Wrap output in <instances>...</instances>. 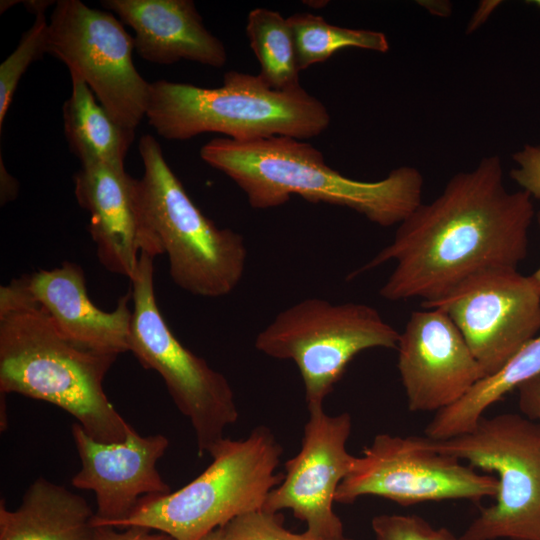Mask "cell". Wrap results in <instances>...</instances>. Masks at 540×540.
<instances>
[{
	"mask_svg": "<svg viewBox=\"0 0 540 540\" xmlns=\"http://www.w3.org/2000/svg\"><path fill=\"white\" fill-rule=\"evenodd\" d=\"M535 216L528 193L507 190L500 157L485 156L474 169L454 174L433 201L421 203L393 241L353 275L393 261L381 297L435 302L477 273L517 269L528 254Z\"/></svg>",
	"mask_w": 540,
	"mask_h": 540,
	"instance_id": "1",
	"label": "cell"
},
{
	"mask_svg": "<svg viewBox=\"0 0 540 540\" xmlns=\"http://www.w3.org/2000/svg\"><path fill=\"white\" fill-rule=\"evenodd\" d=\"M371 527L375 540H460L450 530L434 528L417 515H378Z\"/></svg>",
	"mask_w": 540,
	"mask_h": 540,
	"instance_id": "26",
	"label": "cell"
},
{
	"mask_svg": "<svg viewBox=\"0 0 540 540\" xmlns=\"http://www.w3.org/2000/svg\"><path fill=\"white\" fill-rule=\"evenodd\" d=\"M399 337L369 305L308 298L278 313L257 335L255 348L296 364L309 406L323 404L357 354L397 348Z\"/></svg>",
	"mask_w": 540,
	"mask_h": 540,
	"instance_id": "8",
	"label": "cell"
},
{
	"mask_svg": "<svg viewBox=\"0 0 540 540\" xmlns=\"http://www.w3.org/2000/svg\"><path fill=\"white\" fill-rule=\"evenodd\" d=\"M133 37L111 12L79 0L57 1L47 53L79 75L121 126L135 130L146 116L150 83L137 71Z\"/></svg>",
	"mask_w": 540,
	"mask_h": 540,
	"instance_id": "11",
	"label": "cell"
},
{
	"mask_svg": "<svg viewBox=\"0 0 540 540\" xmlns=\"http://www.w3.org/2000/svg\"><path fill=\"white\" fill-rule=\"evenodd\" d=\"M74 193L90 215L88 231L106 270L130 279L142 253L153 257L163 254L159 239L141 218L135 178L125 171L124 164H81L74 176Z\"/></svg>",
	"mask_w": 540,
	"mask_h": 540,
	"instance_id": "16",
	"label": "cell"
},
{
	"mask_svg": "<svg viewBox=\"0 0 540 540\" xmlns=\"http://www.w3.org/2000/svg\"><path fill=\"white\" fill-rule=\"evenodd\" d=\"M291 27L300 71L330 58L338 50L355 47L386 53V35L369 29H354L329 24L310 13H295L287 18Z\"/></svg>",
	"mask_w": 540,
	"mask_h": 540,
	"instance_id": "23",
	"label": "cell"
},
{
	"mask_svg": "<svg viewBox=\"0 0 540 540\" xmlns=\"http://www.w3.org/2000/svg\"><path fill=\"white\" fill-rule=\"evenodd\" d=\"M432 443L496 474L495 503L481 509L460 540H540V423L516 413L484 415L471 431Z\"/></svg>",
	"mask_w": 540,
	"mask_h": 540,
	"instance_id": "7",
	"label": "cell"
},
{
	"mask_svg": "<svg viewBox=\"0 0 540 540\" xmlns=\"http://www.w3.org/2000/svg\"><path fill=\"white\" fill-rule=\"evenodd\" d=\"M19 191V183L6 169L2 156L0 157V203L5 205L16 198Z\"/></svg>",
	"mask_w": 540,
	"mask_h": 540,
	"instance_id": "30",
	"label": "cell"
},
{
	"mask_svg": "<svg viewBox=\"0 0 540 540\" xmlns=\"http://www.w3.org/2000/svg\"><path fill=\"white\" fill-rule=\"evenodd\" d=\"M200 157L231 178L254 209L281 206L295 194L312 203L352 209L389 227L422 203L424 179L418 169L401 166L378 181L351 179L329 167L313 145L293 137L214 138L202 146Z\"/></svg>",
	"mask_w": 540,
	"mask_h": 540,
	"instance_id": "2",
	"label": "cell"
},
{
	"mask_svg": "<svg viewBox=\"0 0 540 540\" xmlns=\"http://www.w3.org/2000/svg\"><path fill=\"white\" fill-rule=\"evenodd\" d=\"M527 3L540 8V0H529V1H527Z\"/></svg>",
	"mask_w": 540,
	"mask_h": 540,
	"instance_id": "36",
	"label": "cell"
},
{
	"mask_svg": "<svg viewBox=\"0 0 540 540\" xmlns=\"http://www.w3.org/2000/svg\"><path fill=\"white\" fill-rule=\"evenodd\" d=\"M48 29L45 13L35 15L33 25L0 65V130L21 77L34 61L47 53Z\"/></svg>",
	"mask_w": 540,
	"mask_h": 540,
	"instance_id": "24",
	"label": "cell"
},
{
	"mask_svg": "<svg viewBox=\"0 0 540 540\" xmlns=\"http://www.w3.org/2000/svg\"><path fill=\"white\" fill-rule=\"evenodd\" d=\"M23 5L26 7L28 12L37 15L39 13H45L47 8L51 6L54 1L47 0H28L22 1Z\"/></svg>",
	"mask_w": 540,
	"mask_h": 540,
	"instance_id": "31",
	"label": "cell"
},
{
	"mask_svg": "<svg viewBox=\"0 0 540 540\" xmlns=\"http://www.w3.org/2000/svg\"><path fill=\"white\" fill-rule=\"evenodd\" d=\"M299 452L286 461L285 475L269 493L262 509H288L306 524V532L324 540L344 538L333 503L338 486L355 457L346 448L351 434L349 413L329 415L323 404L309 405Z\"/></svg>",
	"mask_w": 540,
	"mask_h": 540,
	"instance_id": "13",
	"label": "cell"
},
{
	"mask_svg": "<svg viewBox=\"0 0 540 540\" xmlns=\"http://www.w3.org/2000/svg\"><path fill=\"white\" fill-rule=\"evenodd\" d=\"M457 326L485 377L498 372L540 331V285L511 268L485 270L444 298L421 303Z\"/></svg>",
	"mask_w": 540,
	"mask_h": 540,
	"instance_id": "12",
	"label": "cell"
},
{
	"mask_svg": "<svg viewBox=\"0 0 540 540\" xmlns=\"http://www.w3.org/2000/svg\"><path fill=\"white\" fill-rule=\"evenodd\" d=\"M138 150L144 173L135 179L137 206L168 257L171 279L192 295L230 294L245 272L248 253L243 236L219 228L201 212L152 135L141 137Z\"/></svg>",
	"mask_w": 540,
	"mask_h": 540,
	"instance_id": "6",
	"label": "cell"
},
{
	"mask_svg": "<svg viewBox=\"0 0 540 540\" xmlns=\"http://www.w3.org/2000/svg\"><path fill=\"white\" fill-rule=\"evenodd\" d=\"M72 91L63 105L64 132L81 164H124L135 130L118 124L77 74L70 73Z\"/></svg>",
	"mask_w": 540,
	"mask_h": 540,
	"instance_id": "20",
	"label": "cell"
},
{
	"mask_svg": "<svg viewBox=\"0 0 540 540\" xmlns=\"http://www.w3.org/2000/svg\"><path fill=\"white\" fill-rule=\"evenodd\" d=\"M30 294L58 332L75 345L102 354L129 351L132 309L130 292L112 311H104L88 296L82 268L64 262L51 270L27 275Z\"/></svg>",
	"mask_w": 540,
	"mask_h": 540,
	"instance_id": "17",
	"label": "cell"
},
{
	"mask_svg": "<svg viewBox=\"0 0 540 540\" xmlns=\"http://www.w3.org/2000/svg\"><path fill=\"white\" fill-rule=\"evenodd\" d=\"M518 405L521 413L540 423V376H537L518 388Z\"/></svg>",
	"mask_w": 540,
	"mask_h": 540,
	"instance_id": "29",
	"label": "cell"
},
{
	"mask_svg": "<svg viewBox=\"0 0 540 540\" xmlns=\"http://www.w3.org/2000/svg\"><path fill=\"white\" fill-rule=\"evenodd\" d=\"M537 376H540V334L523 346L498 372L481 379L452 406L436 412L426 426V437L446 440L471 431L488 408Z\"/></svg>",
	"mask_w": 540,
	"mask_h": 540,
	"instance_id": "21",
	"label": "cell"
},
{
	"mask_svg": "<svg viewBox=\"0 0 540 540\" xmlns=\"http://www.w3.org/2000/svg\"><path fill=\"white\" fill-rule=\"evenodd\" d=\"M536 220L538 223V226L540 228V211L536 213ZM536 282L540 285V266L536 269V271L531 275Z\"/></svg>",
	"mask_w": 540,
	"mask_h": 540,
	"instance_id": "34",
	"label": "cell"
},
{
	"mask_svg": "<svg viewBox=\"0 0 540 540\" xmlns=\"http://www.w3.org/2000/svg\"><path fill=\"white\" fill-rule=\"evenodd\" d=\"M517 164L509 176L528 193L531 198L540 200V144H526L512 155Z\"/></svg>",
	"mask_w": 540,
	"mask_h": 540,
	"instance_id": "27",
	"label": "cell"
},
{
	"mask_svg": "<svg viewBox=\"0 0 540 540\" xmlns=\"http://www.w3.org/2000/svg\"><path fill=\"white\" fill-rule=\"evenodd\" d=\"M22 1H13V0H1L0 2V13L7 11L9 8L15 5V3H20Z\"/></svg>",
	"mask_w": 540,
	"mask_h": 540,
	"instance_id": "33",
	"label": "cell"
},
{
	"mask_svg": "<svg viewBox=\"0 0 540 540\" xmlns=\"http://www.w3.org/2000/svg\"><path fill=\"white\" fill-rule=\"evenodd\" d=\"M167 140L221 133L236 141L318 136L330 123L325 105L301 87L276 90L259 75L224 74L218 88L158 80L150 83L146 116Z\"/></svg>",
	"mask_w": 540,
	"mask_h": 540,
	"instance_id": "4",
	"label": "cell"
},
{
	"mask_svg": "<svg viewBox=\"0 0 540 540\" xmlns=\"http://www.w3.org/2000/svg\"><path fill=\"white\" fill-rule=\"evenodd\" d=\"M227 540H324L304 531L294 533L283 525L279 512L258 509L239 515L221 527Z\"/></svg>",
	"mask_w": 540,
	"mask_h": 540,
	"instance_id": "25",
	"label": "cell"
},
{
	"mask_svg": "<svg viewBox=\"0 0 540 540\" xmlns=\"http://www.w3.org/2000/svg\"><path fill=\"white\" fill-rule=\"evenodd\" d=\"M497 490L495 476L437 450L428 437L382 433L355 457L335 502L352 504L362 496L404 506L444 500L479 502L495 497Z\"/></svg>",
	"mask_w": 540,
	"mask_h": 540,
	"instance_id": "10",
	"label": "cell"
},
{
	"mask_svg": "<svg viewBox=\"0 0 540 540\" xmlns=\"http://www.w3.org/2000/svg\"><path fill=\"white\" fill-rule=\"evenodd\" d=\"M246 34L259 64L261 79L276 90L301 87L294 36L287 18L265 8L250 11Z\"/></svg>",
	"mask_w": 540,
	"mask_h": 540,
	"instance_id": "22",
	"label": "cell"
},
{
	"mask_svg": "<svg viewBox=\"0 0 540 540\" xmlns=\"http://www.w3.org/2000/svg\"><path fill=\"white\" fill-rule=\"evenodd\" d=\"M101 5L134 30L135 51L145 61L187 60L215 68L227 61L223 43L204 26L191 0H103Z\"/></svg>",
	"mask_w": 540,
	"mask_h": 540,
	"instance_id": "18",
	"label": "cell"
},
{
	"mask_svg": "<svg viewBox=\"0 0 540 540\" xmlns=\"http://www.w3.org/2000/svg\"><path fill=\"white\" fill-rule=\"evenodd\" d=\"M142 527H128L117 531L113 527H96L93 540H174L172 537Z\"/></svg>",
	"mask_w": 540,
	"mask_h": 540,
	"instance_id": "28",
	"label": "cell"
},
{
	"mask_svg": "<svg viewBox=\"0 0 540 540\" xmlns=\"http://www.w3.org/2000/svg\"><path fill=\"white\" fill-rule=\"evenodd\" d=\"M117 355L64 338L38 305L0 316V392L53 404L93 439L121 443L132 428L109 401L103 381Z\"/></svg>",
	"mask_w": 540,
	"mask_h": 540,
	"instance_id": "3",
	"label": "cell"
},
{
	"mask_svg": "<svg viewBox=\"0 0 540 540\" xmlns=\"http://www.w3.org/2000/svg\"><path fill=\"white\" fill-rule=\"evenodd\" d=\"M95 512L80 495L45 478L36 479L20 506L0 502V540H93Z\"/></svg>",
	"mask_w": 540,
	"mask_h": 540,
	"instance_id": "19",
	"label": "cell"
},
{
	"mask_svg": "<svg viewBox=\"0 0 540 540\" xmlns=\"http://www.w3.org/2000/svg\"><path fill=\"white\" fill-rule=\"evenodd\" d=\"M200 540H227L222 528L215 529Z\"/></svg>",
	"mask_w": 540,
	"mask_h": 540,
	"instance_id": "32",
	"label": "cell"
},
{
	"mask_svg": "<svg viewBox=\"0 0 540 540\" xmlns=\"http://www.w3.org/2000/svg\"><path fill=\"white\" fill-rule=\"evenodd\" d=\"M337 540H352V539H349V538L344 537V538H342V539H337Z\"/></svg>",
	"mask_w": 540,
	"mask_h": 540,
	"instance_id": "37",
	"label": "cell"
},
{
	"mask_svg": "<svg viewBox=\"0 0 540 540\" xmlns=\"http://www.w3.org/2000/svg\"><path fill=\"white\" fill-rule=\"evenodd\" d=\"M154 257L142 253L130 278L132 319L129 351L146 369L163 379L178 410L194 430L198 455L225 438V429L239 417L226 377L186 348L162 316L154 290Z\"/></svg>",
	"mask_w": 540,
	"mask_h": 540,
	"instance_id": "9",
	"label": "cell"
},
{
	"mask_svg": "<svg viewBox=\"0 0 540 540\" xmlns=\"http://www.w3.org/2000/svg\"><path fill=\"white\" fill-rule=\"evenodd\" d=\"M71 432L81 460L71 483L95 493V527H115L143 497L171 492L156 468L169 446L166 436H142L132 427L124 442L104 443L90 437L77 422Z\"/></svg>",
	"mask_w": 540,
	"mask_h": 540,
	"instance_id": "15",
	"label": "cell"
},
{
	"mask_svg": "<svg viewBox=\"0 0 540 540\" xmlns=\"http://www.w3.org/2000/svg\"><path fill=\"white\" fill-rule=\"evenodd\" d=\"M282 452L265 426L243 439L224 438L199 476L177 491L143 497L113 528L142 527L174 540H200L233 518L263 508L283 478L276 473Z\"/></svg>",
	"mask_w": 540,
	"mask_h": 540,
	"instance_id": "5",
	"label": "cell"
},
{
	"mask_svg": "<svg viewBox=\"0 0 540 540\" xmlns=\"http://www.w3.org/2000/svg\"><path fill=\"white\" fill-rule=\"evenodd\" d=\"M397 367L413 412H438L485 377L463 335L439 308L413 311L400 333Z\"/></svg>",
	"mask_w": 540,
	"mask_h": 540,
	"instance_id": "14",
	"label": "cell"
},
{
	"mask_svg": "<svg viewBox=\"0 0 540 540\" xmlns=\"http://www.w3.org/2000/svg\"><path fill=\"white\" fill-rule=\"evenodd\" d=\"M303 3H307L306 5L314 7V8H320L326 5L328 3L327 1H303Z\"/></svg>",
	"mask_w": 540,
	"mask_h": 540,
	"instance_id": "35",
	"label": "cell"
}]
</instances>
